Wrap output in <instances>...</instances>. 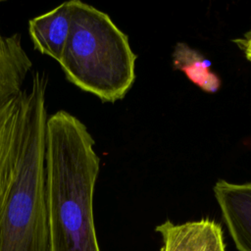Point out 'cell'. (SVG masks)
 I'll return each mask as SVG.
<instances>
[{
	"mask_svg": "<svg viewBox=\"0 0 251 251\" xmlns=\"http://www.w3.org/2000/svg\"><path fill=\"white\" fill-rule=\"evenodd\" d=\"M173 57L175 67L185 73L193 83L206 92L218 91L221 80L217 75L211 72L210 62L199 52L184 43H177Z\"/></svg>",
	"mask_w": 251,
	"mask_h": 251,
	"instance_id": "8",
	"label": "cell"
},
{
	"mask_svg": "<svg viewBox=\"0 0 251 251\" xmlns=\"http://www.w3.org/2000/svg\"><path fill=\"white\" fill-rule=\"evenodd\" d=\"M72 1L69 37L59 64L68 80L103 102L123 99L135 78L128 38L104 12Z\"/></svg>",
	"mask_w": 251,
	"mask_h": 251,
	"instance_id": "2",
	"label": "cell"
},
{
	"mask_svg": "<svg viewBox=\"0 0 251 251\" xmlns=\"http://www.w3.org/2000/svg\"><path fill=\"white\" fill-rule=\"evenodd\" d=\"M100 160L86 126L60 110L48 116L45 136L47 251H101L93 195Z\"/></svg>",
	"mask_w": 251,
	"mask_h": 251,
	"instance_id": "1",
	"label": "cell"
},
{
	"mask_svg": "<svg viewBox=\"0 0 251 251\" xmlns=\"http://www.w3.org/2000/svg\"><path fill=\"white\" fill-rule=\"evenodd\" d=\"M234 42L243 52L246 59L251 62V30L245 32L242 37L234 39Z\"/></svg>",
	"mask_w": 251,
	"mask_h": 251,
	"instance_id": "9",
	"label": "cell"
},
{
	"mask_svg": "<svg viewBox=\"0 0 251 251\" xmlns=\"http://www.w3.org/2000/svg\"><path fill=\"white\" fill-rule=\"evenodd\" d=\"M0 251H47L42 182L18 174L0 177Z\"/></svg>",
	"mask_w": 251,
	"mask_h": 251,
	"instance_id": "3",
	"label": "cell"
},
{
	"mask_svg": "<svg viewBox=\"0 0 251 251\" xmlns=\"http://www.w3.org/2000/svg\"><path fill=\"white\" fill-rule=\"evenodd\" d=\"M72 19V1L28 22V32L34 48L58 63L61 61L69 37Z\"/></svg>",
	"mask_w": 251,
	"mask_h": 251,
	"instance_id": "6",
	"label": "cell"
},
{
	"mask_svg": "<svg viewBox=\"0 0 251 251\" xmlns=\"http://www.w3.org/2000/svg\"><path fill=\"white\" fill-rule=\"evenodd\" d=\"M215 198L238 251H251V182L231 183L220 179Z\"/></svg>",
	"mask_w": 251,
	"mask_h": 251,
	"instance_id": "4",
	"label": "cell"
},
{
	"mask_svg": "<svg viewBox=\"0 0 251 251\" xmlns=\"http://www.w3.org/2000/svg\"><path fill=\"white\" fill-rule=\"evenodd\" d=\"M163 251H226L222 226L213 220L175 224L170 220L156 226Z\"/></svg>",
	"mask_w": 251,
	"mask_h": 251,
	"instance_id": "5",
	"label": "cell"
},
{
	"mask_svg": "<svg viewBox=\"0 0 251 251\" xmlns=\"http://www.w3.org/2000/svg\"><path fill=\"white\" fill-rule=\"evenodd\" d=\"M31 67L32 62L22 46L21 35L4 36L0 32V103L23 90Z\"/></svg>",
	"mask_w": 251,
	"mask_h": 251,
	"instance_id": "7",
	"label": "cell"
}]
</instances>
